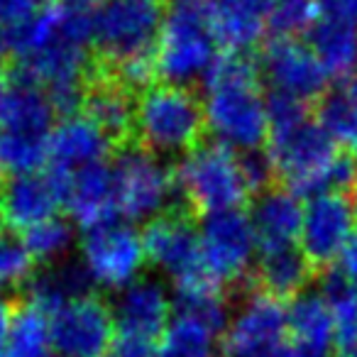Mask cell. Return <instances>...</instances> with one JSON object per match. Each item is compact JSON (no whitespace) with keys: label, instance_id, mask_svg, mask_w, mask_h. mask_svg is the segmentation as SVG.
Wrapping results in <instances>:
<instances>
[{"label":"cell","instance_id":"1","mask_svg":"<svg viewBox=\"0 0 357 357\" xmlns=\"http://www.w3.org/2000/svg\"><path fill=\"white\" fill-rule=\"evenodd\" d=\"M340 152L331 132L311 113L269 130L267 154L277 181L298 199L333 194V167Z\"/></svg>","mask_w":357,"mask_h":357},{"label":"cell","instance_id":"2","mask_svg":"<svg viewBox=\"0 0 357 357\" xmlns=\"http://www.w3.org/2000/svg\"><path fill=\"white\" fill-rule=\"evenodd\" d=\"M174 178L178 201L196 218L240 211L252 199L240 154L218 139H204L199 147L191 149L181 164L174 167Z\"/></svg>","mask_w":357,"mask_h":357},{"label":"cell","instance_id":"3","mask_svg":"<svg viewBox=\"0 0 357 357\" xmlns=\"http://www.w3.org/2000/svg\"><path fill=\"white\" fill-rule=\"evenodd\" d=\"M206 132V103L191 86L162 81L137 96V144L147 152L186 157Z\"/></svg>","mask_w":357,"mask_h":357},{"label":"cell","instance_id":"4","mask_svg":"<svg viewBox=\"0 0 357 357\" xmlns=\"http://www.w3.org/2000/svg\"><path fill=\"white\" fill-rule=\"evenodd\" d=\"M199 220L186 206L176 204L147 220L142 230L147 259L174 279V294L223 289L204 264Z\"/></svg>","mask_w":357,"mask_h":357},{"label":"cell","instance_id":"5","mask_svg":"<svg viewBox=\"0 0 357 357\" xmlns=\"http://www.w3.org/2000/svg\"><path fill=\"white\" fill-rule=\"evenodd\" d=\"M172 0H103L93 13V56L120 64L157 52Z\"/></svg>","mask_w":357,"mask_h":357},{"label":"cell","instance_id":"6","mask_svg":"<svg viewBox=\"0 0 357 357\" xmlns=\"http://www.w3.org/2000/svg\"><path fill=\"white\" fill-rule=\"evenodd\" d=\"M215 50L211 10L172 3L157 42V76L167 84L189 86L199 74H206Z\"/></svg>","mask_w":357,"mask_h":357},{"label":"cell","instance_id":"7","mask_svg":"<svg viewBox=\"0 0 357 357\" xmlns=\"http://www.w3.org/2000/svg\"><path fill=\"white\" fill-rule=\"evenodd\" d=\"M113 157V169L118 176L120 213L125 218L152 220L154 215L181 204L176 194L174 167L159 162L157 154L147 152L135 142L118 149Z\"/></svg>","mask_w":357,"mask_h":357},{"label":"cell","instance_id":"8","mask_svg":"<svg viewBox=\"0 0 357 357\" xmlns=\"http://www.w3.org/2000/svg\"><path fill=\"white\" fill-rule=\"evenodd\" d=\"M206 120L218 142L255 152L269 139L267 98L259 84L225 86L206 93Z\"/></svg>","mask_w":357,"mask_h":357},{"label":"cell","instance_id":"9","mask_svg":"<svg viewBox=\"0 0 357 357\" xmlns=\"http://www.w3.org/2000/svg\"><path fill=\"white\" fill-rule=\"evenodd\" d=\"M201 252L208 274L228 291L235 284L252 279V257L257 252V240L243 211L211 213L201 225Z\"/></svg>","mask_w":357,"mask_h":357},{"label":"cell","instance_id":"10","mask_svg":"<svg viewBox=\"0 0 357 357\" xmlns=\"http://www.w3.org/2000/svg\"><path fill=\"white\" fill-rule=\"evenodd\" d=\"M262 79L274 93L291 96L303 103H318L328 91V71L306 42L296 37H269L257 52Z\"/></svg>","mask_w":357,"mask_h":357},{"label":"cell","instance_id":"11","mask_svg":"<svg viewBox=\"0 0 357 357\" xmlns=\"http://www.w3.org/2000/svg\"><path fill=\"white\" fill-rule=\"evenodd\" d=\"M52 342L61 357H103L115 340V313L98 294H86L50 313Z\"/></svg>","mask_w":357,"mask_h":357},{"label":"cell","instance_id":"12","mask_svg":"<svg viewBox=\"0 0 357 357\" xmlns=\"http://www.w3.org/2000/svg\"><path fill=\"white\" fill-rule=\"evenodd\" d=\"M81 257L93 284L123 291L137 282L147 252L137 230L123 223H110L86 230L81 240Z\"/></svg>","mask_w":357,"mask_h":357},{"label":"cell","instance_id":"13","mask_svg":"<svg viewBox=\"0 0 357 357\" xmlns=\"http://www.w3.org/2000/svg\"><path fill=\"white\" fill-rule=\"evenodd\" d=\"M357 233V206L352 194L313 196L303 208L301 252L316 272L331 269Z\"/></svg>","mask_w":357,"mask_h":357},{"label":"cell","instance_id":"14","mask_svg":"<svg viewBox=\"0 0 357 357\" xmlns=\"http://www.w3.org/2000/svg\"><path fill=\"white\" fill-rule=\"evenodd\" d=\"M287 337V306L255 289L230 316L223 335L228 357H259Z\"/></svg>","mask_w":357,"mask_h":357},{"label":"cell","instance_id":"15","mask_svg":"<svg viewBox=\"0 0 357 357\" xmlns=\"http://www.w3.org/2000/svg\"><path fill=\"white\" fill-rule=\"evenodd\" d=\"M81 115L103 130L115 152L137 142V93L120 84L96 56Z\"/></svg>","mask_w":357,"mask_h":357},{"label":"cell","instance_id":"16","mask_svg":"<svg viewBox=\"0 0 357 357\" xmlns=\"http://www.w3.org/2000/svg\"><path fill=\"white\" fill-rule=\"evenodd\" d=\"M66 208L84 230L115 223L120 215V194L113 164L96 162L71 172Z\"/></svg>","mask_w":357,"mask_h":357},{"label":"cell","instance_id":"17","mask_svg":"<svg viewBox=\"0 0 357 357\" xmlns=\"http://www.w3.org/2000/svg\"><path fill=\"white\" fill-rule=\"evenodd\" d=\"M250 223H252L259 255L296 248V243H301L303 228L301 199L284 189L282 184L272 186L255 199Z\"/></svg>","mask_w":357,"mask_h":357},{"label":"cell","instance_id":"18","mask_svg":"<svg viewBox=\"0 0 357 357\" xmlns=\"http://www.w3.org/2000/svg\"><path fill=\"white\" fill-rule=\"evenodd\" d=\"M113 313L115 331L159 342L172 321V298L159 282L137 279L120 291Z\"/></svg>","mask_w":357,"mask_h":357},{"label":"cell","instance_id":"19","mask_svg":"<svg viewBox=\"0 0 357 357\" xmlns=\"http://www.w3.org/2000/svg\"><path fill=\"white\" fill-rule=\"evenodd\" d=\"M115 154V147L105 132L86 115H71L54 125L50 132V164L64 172H79L105 157Z\"/></svg>","mask_w":357,"mask_h":357},{"label":"cell","instance_id":"20","mask_svg":"<svg viewBox=\"0 0 357 357\" xmlns=\"http://www.w3.org/2000/svg\"><path fill=\"white\" fill-rule=\"evenodd\" d=\"M287 337L316 357H326L335 347L333 316L323 294L303 291L287 306Z\"/></svg>","mask_w":357,"mask_h":357},{"label":"cell","instance_id":"21","mask_svg":"<svg viewBox=\"0 0 357 357\" xmlns=\"http://www.w3.org/2000/svg\"><path fill=\"white\" fill-rule=\"evenodd\" d=\"M93 279L84 262H52L45 264V269H37L35 277L27 284V296L35 306L50 316L59 306L74 301L79 296L91 294Z\"/></svg>","mask_w":357,"mask_h":357},{"label":"cell","instance_id":"22","mask_svg":"<svg viewBox=\"0 0 357 357\" xmlns=\"http://www.w3.org/2000/svg\"><path fill=\"white\" fill-rule=\"evenodd\" d=\"M225 326L199 313L176 311L159 340V357H215Z\"/></svg>","mask_w":357,"mask_h":357},{"label":"cell","instance_id":"23","mask_svg":"<svg viewBox=\"0 0 357 357\" xmlns=\"http://www.w3.org/2000/svg\"><path fill=\"white\" fill-rule=\"evenodd\" d=\"M308 47L316 52L321 64L333 79H352L357 71V25L331 17H316L306 30Z\"/></svg>","mask_w":357,"mask_h":357},{"label":"cell","instance_id":"24","mask_svg":"<svg viewBox=\"0 0 357 357\" xmlns=\"http://www.w3.org/2000/svg\"><path fill=\"white\" fill-rule=\"evenodd\" d=\"M252 277L259 291L284 301V298L301 296L308 282L316 277V269L301 252V248H289L282 252L259 255Z\"/></svg>","mask_w":357,"mask_h":357},{"label":"cell","instance_id":"25","mask_svg":"<svg viewBox=\"0 0 357 357\" xmlns=\"http://www.w3.org/2000/svg\"><path fill=\"white\" fill-rule=\"evenodd\" d=\"M54 120L56 110L45 91L27 84H10V91L0 108V128L50 137Z\"/></svg>","mask_w":357,"mask_h":357},{"label":"cell","instance_id":"26","mask_svg":"<svg viewBox=\"0 0 357 357\" xmlns=\"http://www.w3.org/2000/svg\"><path fill=\"white\" fill-rule=\"evenodd\" d=\"M50 316L30 298L13 301L10 333H8L6 357H54Z\"/></svg>","mask_w":357,"mask_h":357},{"label":"cell","instance_id":"27","mask_svg":"<svg viewBox=\"0 0 357 357\" xmlns=\"http://www.w3.org/2000/svg\"><path fill=\"white\" fill-rule=\"evenodd\" d=\"M318 120L347 152L357 149V76L340 81L316 103Z\"/></svg>","mask_w":357,"mask_h":357},{"label":"cell","instance_id":"28","mask_svg":"<svg viewBox=\"0 0 357 357\" xmlns=\"http://www.w3.org/2000/svg\"><path fill=\"white\" fill-rule=\"evenodd\" d=\"M50 167V137L0 128V176L35 174Z\"/></svg>","mask_w":357,"mask_h":357},{"label":"cell","instance_id":"29","mask_svg":"<svg viewBox=\"0 0 357 357\" xmlns=\"http://www.w3.org/2000/svg\"><path fill=\"white\" fill-rule=\"evenodd\" d=\"M323 296L331 306L335 347L350 355L357 345V296L352 284L335 269H328L323 282Z\"/></svg>","mask_w":357,"mask_h":357},{"label":"cell","instance_id":"30","mask_svg":"<svg viewBox=\"0 0 357 357\" xmlns=\"http://www.w3.org/2000/svg\"><path fill=\"white\" fill-rule=\"evenodd\" d=\"M22 243L27 245L37 264H52L69 252L71 243H74V228H71V223L56 215V218H50L45 223L35 225V228L25 230Z\"/></svg>","mask_w":357,"mask_h":357},{"label":"cell","instance_id":"31","mask_svg":"<svg viewBox=\"0 0 357 357\" xmlns=\"http://www.w3.org/2000/svg\"><path fill=\"white\" fill-rule=\"evenodd\" d=\"M37 272V259L30 255L22 238L0 228V289L27 287Z\"/></svg>","mask_w":357,"mask_h":357},{"label":"cell","instance_id":"32","mask_svg":"<svg viewBox=\"0 0 357 357\" xmlns=\"http://www.w3.org/2000/svg\"><path fill=\"white\" fill-rule=\"evenodd\" d=\"M316 17V0H277L267 15V30H272V37H296V32H306Z\"/></svg>","mask_w":357,"mask_h":357},{"label":"cell","instance_id":"33","mask_svg":"<svg viewBox=\"0 0 357 357\" xmlns=\"http://www.w3.org/2000/svg\"><path fill=\"white\" fill-rule=\"evenodd\" d=\"M110 355L113 357H159V342L149 340V337L132 335V333L115 331Z\"/></svg>","mask_w":357,"mask_h":357},{"label":"cell","instance_id":"34","mask_svg":"<svg viewBox=\"0 0 357 357\" xmlns=\"http://www.w3.org/2000/svg\"><path fill=\"white\" fill-rule=\"evenodd\" d=\"M277 0H213L211 10L220 13H233L240 17H252V20H262L267 25V15L272 13Z\"/></svg>","mask_w":357,"mask_h":357},{"label":"cell","instance_id":"35","mask_svg":"<svg viewBox=\"0 0 357 357\" xmlns=\"http://www.w3.org/2000/svg\"><path fill=\"white\" fill-rule=\"evenodd\" d=\"M37 10H40L37 0H0V27L10 30L32 17Z\"/></svg>","mask_w":357,"mask_h":357},{"label":"cell","instance_id":"36","mask_svg":"<svg viewBox=\"0 0 357 357\" xmlns=\"http://www.w3.org/2000/svg\"><path fill=\"white\" fill-rule=\"evenodd\" d=\"M318 15L357 25V0H316Z\"/></svg>","mask_w":357,"mask_h":357},{"label":"cell","instance_id":"37","mask_svg":"<svg viewBox=\"0 0 357 357\" xmlns=\"http://www.w3.org/2000/svg\"><path fill=\"white\" fill-rule=\"evenodd\" d=\"M337 262H340V269H337V272H340L350 284H357V233L352 235L350 243L345 245V250H342Z\"/></svg>","mask_w":357,"mask_h":357},{"label":"cell","instance_id":"38","mask_svg":"<svg viewBox=\"0 0 357 357\" xmlns=\"http://www.w3.org/2000/svg\"><path fill=\"white\" fill-rule=\"evenodd\" d=\"M259 357H316V355H311L308 350H303L301 345H296V342L289 340V337H284L282 342H277L274 347H269V350L262 352Z\"/></svg>","mask_w":357,"mask_h":357},{"label":"cell","instance_id":"39","mask_svg":"<svg viewBox=\"0 0 357 357\" xmlns=\"http://www.w3.org/2000/svg\"><path fill=\"white\" fill-rule=\"evenodd\" d=\"M10 318H13V301H0V357L6 355L8 333H10Z\"/></svg>","mask_w":357,"mask_h":357},{"label":"cell","instance_id":"40","mask_svg":"<svg viewBox=\"0 0 357 357\" xmlns=\"http://www.w3.org/2000/svg\"><path fill=\"white\" fill-rule=\"evenodd\" d=\"M103 0H59V6L69 8V10H76V13H86V15H91V10L93 8H98Z\"/></svg>","mask_w":357,"mask_h":357},{"label":"cell","instance_id":"41","mask_svg":"<svg viewBox=\"0 0 357 357\" xmlns=\"http://www.w3.org/2000/svg\"><path fill=\"white\" fill-rule=\"evenodd\" d=\"M13 59V50H10V37H8L6 27H0V66H6V61Z\"/></svg>","mask_w":357,"mask_h":357},{"label":"cell","instance_id":"42","mask_svg":"<svg viewBox=\"0 0 357 357\" xmlns=\"http://www.w3.org/2000/svg\"><path fill=\"white\" fill-rule=\"evenodd\" d=\"M8 91H10V79H8V66H0V108L6 100Z\"/></svg>","mask_w":357,"mask_h":357},{"label":"cell","instance_id":"43","mask_svg":"<svg viewBox=\"0 0 357 357\" xmlns=\"http://www.w3.org/2000/svg\"><path fill=\"white\" fill-rule=\"evenodd\" d=\"M352 199H355V206H357V186H355V191H352Z\"/></svg>","mask_w":357,"mask_h":357},{"label":"cell","instance_id":"44","mask_svg":"<svg viewBox=\"0 0 357 357\" xmlns=\"http://www.w3.org/2000/svg\"><path fill=\"white\" fill-rule=\"evenodd\" d=\"M347 357H357V345H355V350H352V352H350V355H347Z\"/></svg>","mask_w":357,"mask_h":357},{"label":"cell","instance_id":"45","mask_svg":"<svg viewBox=\"0 0 357 357\" xmlns=\"http://www.w3.org/2000/svg\"><path fill=\"white\" fill-rule=\"evenodd\" d=\"M352 289H355V296H357V284H352Z\"/></svg>","mask_w":357,"mask_h":357},{"label":"cell","instance_id":"46","mask_svg":"<svg viewBox=\"0 0 357 357\" xmlns=\"http://www.w3.org/2000/svg\"><path fill=\"white\" fill-rule=\"evenodd\" d=\"M37 3H40V0H37Z\"/></svg>","mask_w":357,"mask_h":357}]
</instances>
